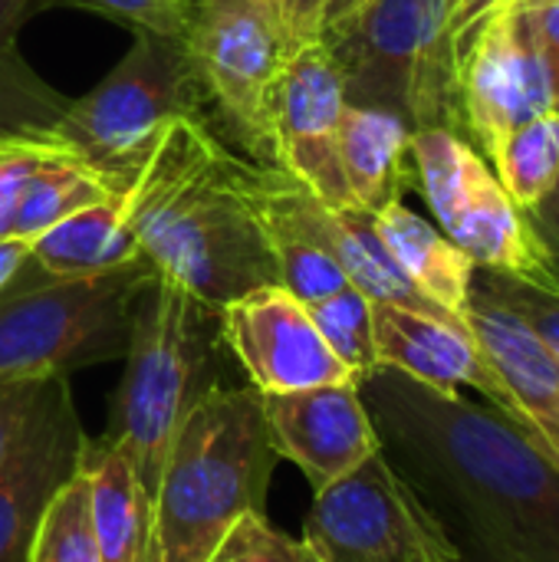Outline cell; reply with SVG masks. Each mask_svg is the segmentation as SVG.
<instances>
[{
  "instance_id": "484cf974",
  "label": "cell",
  "mask_w": 559,
  "mask_h": 562,
  "mask_svg": "<svg viewBox=\"0 0 559 562\" xmlns=\"http://www.w3.org/2000/svg\"><path fill=\"white\" fill-rule=\"evenodd\" d=\"M320 336L333 349V356L359 379L379 366L376 336H372V300L356 286H346L320 303L306 306Z\"/></svg>"
},
{
  "instance_id": "5b68a950",
  "label": "cell",
  "mask_w": 559,
  "mask_h": 562,
  "mask_svg": "<svg viewBox=\"0 0 559 562\" xmlns=\"http://www.w3.org/2000/svg\"><path fill=\"white\" fill-rule=\"evenodd\" d=\"M320 40L339 72L346 105L389 112L412 132H465L458 36L445 0H366L329 23Z\"/></svg>"
},
{
  "instance_id": "f1b7e54d",
  "label": "cell",
  "mask_w": 559,
  "mask_h": 562,
  "mask_svg": "<svg viewBox=\"0 0 559 562\" xmlns=\"http://www.w3.org/2000/svg\"><path fill=\"white\" fill-rule=\"evenodd\" d=\"M474 283L494 293L501 303H507L517 316L530 323V329L544 339L559 369V293L550 286H540L534 280L501 273V270H481L474 267Z\"/></svg>"
},
{
  "instance_id": "3957f363",
  "label": "cell",
  "mask_w": 559,
  "mask_h": 562,
  "mask_svg": "<svg viewBox=\"0 0 559 562\" xmlns=\"http://www.w3.org/2000/svg\"><path fill=\"white\" fill-rule=\"evenodd\" d=\"M277 461L264 395L254 385L208 392L165 461L148 562H211L234 524L264 514Z\"/></svg>"
},
{
  "instance_id": "f546056e",
  "label": "cell",
  "mask_w": 559,
  "mask_h": 562,
  "mask_svg": "<svg viewBox=\"0 0 559 562\" xmlns=\"http://www.w3.org/2000/svg\"><path fill=\"white\" fill-rule=\"evenodd\" d=\"M211 562H323L306 540L277 530L264 514H250L231 527Z\"/></svg>"
},
{
  "instance_id": "ab89813d",
  "label": "cell",
  "mask_w": 559,
  "mask_h": 562,
  "mask_svg": "<svg viewBox=\"0 0 559 562\" xmlns=\"http://www.w3.org/2000/svg\"><path fill=\"white\" fill-rule=\"evenodd\" d=\"M359 3H366V0H326V20H323V30H326L329 23L343 20L346 13H353ZM320 36H323V33H320Z\"/></svg>"
},
{
  "instance_id": "2e32d148",
  "label": "cell",
  "mask_w": 559,
  "mask_h": 562,
  "mask_svg": "<svg viewBox=\"0 0 559 562\" xmlns=\"http://www.w3.org/2000/svg\"><path fill=\"white\" fill-rule=\"evenodd\" d=\"M465 323L484 362L511 395L521 431L559 468V369L550 349L524 316L474 280Z\"/></svg>"
},
{
  "instance_id": "603a6c76",
  "label": "cell",
  "mask_w": 559,
  "mask_h": 562,
  "mask_svg": "<svg viewBox=\"0 0 559 562\" xmlns=\"http://www.w3.org/2000/svg\"><path fill=\"white\" fill-rule=\"evenodd\" d=\"M69 102L72 99L53 89L16 46L0 53V142L53 138Z\"/></svg>"
},
{
  "instance_id": "836d02e7",
  "label": "cell",
  "mask_w": 559,
  "mask_h": 562,
  "mask_svg": "<svg viewBox=\"0 0 559 562\" xmlns=\"http://www.w3.org/2000/svg\"><path fill=\"white\" fill-rule=\"evenodd\" d=\"M46 379L49 375H43V379H0V461L13 448L16 435L23 431Z\"/></svg>"
},
{
  "instance_id": "d4e9b609",
  "label": "cell",
  "mask_w": 559,
  "mask_h": 562,
  "mask_svg": "<svg viewBox=\"0 0 559 562\" xmlns=\"http://www.w3.org/2000/svg\"><path fill=\"white\" fill-rule=\"evenodd\" d=\"M26 562H99L89 477L79 468L46 504Z\"/></svg>"
},
{
  "instance_id": "9a60e30c",
  "label": "cell",
  "mask_w": 559,
  "mask_h": 562,
  "mask_svg": "<svg viewBox=\"0 0 559 562\" xmlns=\"http://www.w3.org/2000/svg\"><path fill=\"white\" fill-rule=\"evenodd\" d=\"M264 418L273 451L303 471L313 494L382 448L356 382L264 395Z\"/></svg>"
},
{
  "instance_id": "cb8c5ba5",
  "label": "cell",
  "mask_w": 559,
  "mask_h": 562,
  "mask_svg": "<svg viewBox=\"0 0 559 562\" xmlns=\"http://www.w3.org/2000/svg\"><path fill=\"white\" fill-rule=\"evenodd\" d=\"M494 175L507 188V194L517 201V207H527L540 201L559 175V115L547 112L517 132L507 135V142L494 155Z\"/></svg>"
},
{
  "instance_id": "d590c367",
  "label": "cell",
  "mask_w": 559,
  "mask_h": 562,
  "mask_svg": "<svg viewBox=\"0 0 559 562\" xmlns=\"http://www.w3.org/2000/svg\"><path fill=\"white\" fill-rule=\"evenodd\" d=\"M497 3H504V0H445V10H448V26H451V33L461 40L488 10H494Z\"/></svg>"
},
{
  "instance_id": "ffe728a7",
  "label": "cell",
  "mask_w": 559,
  "mask_h": 562,
  "mask_svg": "<svg viewBox=\"0 0 559 562\" xmlns=\"http://www.w3.org/2000/svg\"><path fill=\"white\" fill-rule=\"evenodd\" d=\"M82 471L92 494V530L99 562L152 560V507L115 445L89 441Z\"/></svg>"
},
{
  "instance_id": "74e56055",
  "label": "cell",
  "mask_w": 559,
  "mask_h": 562,
  "mask_svg": "<svg viewBox=\"0 0 559 562\" xmlns=\"http://www.w3.org/2000/svg\"><path fill=\"white\" fill-rule=\"evenodd\" d=\"M36 0H0V53L16 46V30L33 13Z\"/></svg>"
},
{
  "instance_id": "e0dca14e",
  "label": "cell",
  "mask_w": 559,
  "mask_h": 562,
  "mask_svg": "<svg viewBox=\"0 0 559 562\" xmlns=\"http://www.w3.org/2000/svg\"><path fill=\"white\" fill-rule=\"evenodd\" d=\"M372 336L379 366H389L435 392L474 389L491 408H497L521 428L511 395L484 362L465 323H448L415 310L372 303Z\"/></svg>"
},
{
  "instance_id": "8992f818",
  "label": "cell",
  "mask_w": 559,
  "mask_h": 562,
  "mask_svg": "<svg viewBox=\"0 0 559 562\" xmlns=\"http://www.w3.org/2000/svg\"><path fill=\"white\" fill-rule=\"evenodd\" d=\"M152 277L145 257L89 277H46L26 263L0 293V379L69 375L122 359Z\"/></svg>"
},
{
  "instance_id": "4316f807",
  "label": "cell",
  "mask_w": 559,
  "mask_h": 562,
  "mask_svg": "<svg viewBox=\"0 0 559 562\" xmlns=\"http://www.w3.org/2000/svg\"><path fill=\"white\" fill-rule=\"evenodd\" d=\"M267 240H270L273 263H277V283L287 293H293L300 303L310 306L349 286L346 273L323 247L287 231H267Z\"/></svg>"
},
{
  "instance_id": "8d00e7d4",
  "label": "cell",
  "mask_w": 559,
  "mask_h": 562,
  "mask_svg": "<svg viewBox=\"0 0 559 562\" xmlns=\"http://www.w3.org/2000/svg\"><path fill=\"white\" fill-rule=\"evenodd\" d=\"M26 263H30V240L3 237L0 240V293L23 273Z\"/></svg>"
},
{
  "instance_id": "d6986e66",
  "label": "cell",
  "mask_w": 559,
  "mask_h": 562,
  "mask_svg": "<svg viewBox=\"0 0 559 562\" xmlns=\"http://www.w3.org/2000/svg\"><path fill=\"white\" fill-rule=\"evenodd\" d=\"M372 224L385 250L399 263V270L412 280V286L445 313L465 319L471 280H474V260L438 227H432L425 217L409 211L402 201H392L382 211H376Z\"/></svg>"
},
{
  "instance_id": "d6a6232c",
  "label": "cell",
  "mask_w": 559,
  "mask_h": 562,
  "mask_svg": "<svg viewBox=\"0 0 559 562\" xmlns=\"http://www.w3.org/2000/svg\"><path fill=\"white\" fill-rule=\"evenodd\" d=\"M521 214H524V221H527V227H530V234H534V240L540 247L544 270H547V286L559 293V175L554 188L540 201L521 207Z\"/></svg>"
},
{
  "instance_id": "ac0fdd59",
  "label": "cell",
  "mask_w": 559,
  "mask_h": 562,
  "mask_svg": "<svg viewBox=\"0 0 559 562\" xmlns=\"http://www.w3.org/2000/svg\"><path fill=\"white\" fill-rule=\"evenodd\" d=\"M339 161L359 211L376 214L402 201V191L415 181L412 128L389 112L346 105L339 119Z\"/></svg>"
},
{
  "instance_id": "7a4b0ae2",
  "label": "cell",
  "mask_w": 559,
  "mask_h": 562,
  "mask_svg": "<svg viewBox=\"0 0 559 562\" xmlns=\"http://www.w3.org/2000/svg\"><path fill=\"white\" fill-rule=\"evenodd\" d=\"M250 168L194 112L171 119L125 181V227L138 254L214 310L280 286Z\"/></svg>"
},
{
  "instance_id": "7402d4cb",
  "label": "cell",
  "mask_w": 559,
  "mask_h": 562,
  "mask_svg": "<svg viewBox=\"0 0 559 562\" xmlns=\"http://www.w3.org/2000/svg\"><path fill=\"white\" fill-rule=\"evenodd\" d=\"M115 191H122V184L109 181L86 161H79V158L56 161L30 181V188L16 207L13 237L36 240L53 224L66 221L69 214H76L96 201H105Z\"/></svg>"
},
{
  "instance_id": "ba28073f",
  "label": "cell",
  "mask_w": 559,
  "mask_h": 562,
  "mask_svg": "<svg viewBox=\"0 0 559 562\" xmlns=\"http://www.w3.org/2000/svg\"><path fill=\"white\" fill-rule=\"evenodd\" d=\"M303 540L323 562H465L441 517L382 448L313 494Z\"/></svg>"
},
{
  "instance_id": "6da1fadb",
  "label": "cell",
  "mask_w": 559,
  "mask_h": 562,
  "mask_svg": "<svg viewBox=\"0 0 559 562\" xmlns=\"http://www.w3.org/2000/svg\"><path fill=\"white\" fill-rule=\"evenodd\" d=\"M382 451L465 533L474 562H559V468L497 408L389 366L356 379Z\"/></svg>"
},
{
  "instance_id": "9c48e42d",
  "label": "cell",
  "mask_w": 559,
  "mask_h": 562,
  "mask_svg": "<svg viewBox=\"0 0 559 562\" xmlns=\"http://www.w3.org/2000/svg\"><path fill=\"white\" fill-rule=\"evenodd\" d=\"M181 43L231 135L257 165H273V92L293 49L283 33L250 0H191Z\"/></svg>"
},
{
  "instance_id": "30bf717a",
  "label": "cell",
  "mask_w": 559,
  "mask_h": 562,
  "mask_svg": "<svg viewBox=\"0 0 559 562\" xmlns=\"http://www.w3.org/2000/svg\"><path fill=\"white\" fill-rule=\"evenodd\" d=\"M415 184L435 211L441 234L481 270H501L547 286L540 247L501 178L481 151L455 132H412Z\"/></svg>"
},
{
  "instance_id": "277c9868",
  "label": "cell",
  "mask_w": 559,
  "mask_h": 562,
  "mask_svg": "<svg viewBox=\"0 0 559 562\" xmlns=\"http://www.w3.org/2000/svg\"><path fill=\"white\" fill-rule=\"evenodd\" d=\"M221 310L155 273L135 303L125 369L102 435L125 454L148 507L185 418L221 385Z\"/></svg>"
},
{
  "instance_id": "f35d334b",
  "label": "cell",
  "mask_w": 559,
  "mask_h": 562,
  "mask_svg": "<svg viewBox=\"0 0 559 562\" xmlns=\"http://www.w3.org/2000/svg\"><path fill=\"white\" fill-rule=\"evenodd\" d=\"M280 33H283V40H287V0H250ZM290 43V40H287Z\"/></svg>"
},
{
  "instance_id": "4fadbf2b",
  "label": "cell",
  "mask_w": 559,
  "mask_h": 562,
  "mask_svg": "<svg viewBox=\"0 0 559 562\" xmlns=\"http://www.w3.org/2000/svg\"><path fill=\"white\" fill-rule=\"evenodd\" d=\"M89 438L66 375H49L0 461V562H26L36 527L56 491L79 474Z\"/></svg>"
},
{
  "instance_id": "1f68e13d",
  "label": "cell",
  "mask_w": 559,
  "mask_h": 562,
  "mask_svg": "<svg viewBox=\"0 0 559 562\" xmlns=\"http://www.w3.org/2000/svg\"><path fill=\"white\" fill-rule=\"evenodd\" d=\"M550 79V109L559 115V0H517Z\"/></svg>"
},
{
  "instance_id": "44dd1931",
  "label": "cell",
  "mask_w": 559,
  "mask_h": 562,
  "mask_svg": "<svg viewBox=\"0 0 559 562\" xmlns=\"http://www.w3.org/2000/svg\"><path fill=\"white\" fill-rule=\"evenodd\" d=\"M142 257L125 227V188L30 240V263L46 277H89Z\"/></svg>"
},
{
  "instance_id": "52a82bcc",
  "label": "cell",
  "mask_w": 559,
  "mask_h": 562,
  "mask_svg": "<svg viewBox=\"0 0 559 562\" xmlns=\"http://www.w3.org/2000/svg\"><path fill=\"white\" fill-rule=\"evenodd\" d=\"M201 99L185 43L135 30L119 66L92 92L69 102L53 138L125 188L158 132L178 115H194Z\"/></svg>"
},
{
  "instance_id": "8fae6325",
  "label": "cell",
  "mask_w": 559,
  "mask_h": 562,
  "mask_svg": "<svg viewBox=\"0 0 559 562\" xmlns=\"http://www.w3.org/2000/svg\"><path fill=\"white\" fill-rule=\"evenodd\" d=\"M458 95L465 132L491 161L511 132L554 112L550 79L517 0L497 3L458 40Z\"/></svg>"
},
{
  "instance_id": "4dcf8cb0",
  "label": "cell",
  "mask_w": 559,
  "mask_h": 562,
  "mask_svg": "<svg viewBox=\"0 0 559 562\" xmlns=\"http://www.w3.org/2000/svg\"><path fill=\"white\" fill-rule=\"evenodd\" d=\"M92 10H102L132 30L161 33L171 40H185L191 20V0H79Z\"/></svg>"
},
{
  "instance_id": "5bb4252c",
  "label": "cell",
  "mask_w": 559,
  "mask_h": 562,
  "mask_svg": "<svg viewBox=\"0 0 559 562\" xmlns=\"http://www.w3.org/2000/svg\"><path fill=\"white\" fill-rule=\"evenodd\" d=\"M221 339L260 395L356 382L320 336L306 303L283 286H260L221 306Z\"/></svg>"
},
{
  "instance_id": "7c38bea8",
  "label": "cell",
  "mask_w": 559,
  "mask_h": 562,
  "mask_svg": "<svg viewBox=\"0 0 559 562\" xmlns=\"http://www.w3.org/2000/svg\"><path fill=\"white\" fill-rule=\"evenodd\" d=\"M343 109V82L323 40L297 43L273 92V165L323 204L359 211L339 161Z\"/></svg>"
},
{
  "instance_id": "e575fe53",
  "label": "cell",
  "mask_w": 559,
  "mask_h": 562,
  "mask_svg": "<svg viewBox=\"0 0 559 562\" xmlns=\"http://www.w3.org/2000/svg\"><path fill=\"white\" fill-rule=\"evenodd\" d=\"M326 20V0H287V40L290 46L320 40Z\"/></svg>"
},
{
  "instance_id": "83f0119b",
  "label": "cell",
  "mask_w": 559,
  "mask_h": 562,
  "mask_svg": "<svg viewBox=\"0 0 559 562\" xmlns=\"http://www.w3.org/2000/svg\"><path fill=\"white\" fill-rule=\"evenodd\" d=\"M66 158H79L72 155L66 145H59L56 138H20V142H0V240L13 237V221H16V207L30 188V181ZM82 161V158H79Z\"/></svg>"
}]
</instances>
